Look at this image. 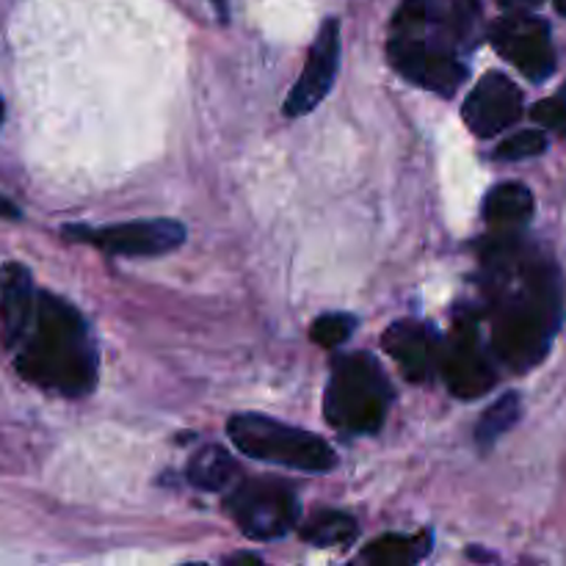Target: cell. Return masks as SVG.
<instances>
[{"label":"cell","mask_w":566,"mask_h":566,"mask_svg":"<svg viewBox=\"0 0 566 566\" xmlns=\"http://www.w3.org/2000/svg\"><path fill=\"white\" fill-rule=\"evenodd\" d=\"M357 534V520L346 512H321L302 525V539L313 547L352 545Z\"/></svg>","instance_id":"17"},{"label":"cell","mask_w":566,"mask_h":566,"mask_svg":"<svg viewBox=\"0 0 566 566\" xmlns=\"http://www.w3.org/2000/svg\"><path fill=\"white\" fill-rule=\"evenodd\" d=\"M523 116V92L503 72H490L464 99V122L481 138H492Z\"/></svg>","instance_id":"10"},{"label":"cell","mask_w":566,"mask_h":566,"mask_svg":"<svg viewBox=\"0 0 566 566\" xmlns=\"http://www.w3.org/2000/svg\"><path fill=\"white\" fill-rule=\"evenodd\" d=\"M556 11H558V14L566 17V0H556Z\"/></svg>","instance_id":"25"},{"label":"cell","mask_w":566,"mask_h":566,"mask_svg":"<svg viewBox=\"0 0 566 566\" xmlns=\"http://www.w3.org/2000/svg\"><path fill=\"white\" fill-rule=\"evenodd\" d=\"M390 61L403 77L446 97L468 77V66L459 61L457 50L437 48L426 36H390Z\"/></svg>","instance_id":"8"},{"label":"cell","mask_w":566,"mask_h":566,"mask_svg":"<svg viewBox=\"0 0 566 566\" xmlns=\"http://www.w3.org/2000/svg\"><path fill=\"white\" fill-rule=\"evenodd\" d=\"M381 346L398 363L409 381H429L440 359L434 335L418 321H398L381 337Z\"/></svg>","instance_id":"12"},{"label":"cell","mask_w":566,"mask_h":566,"mask_svg":"<svg viewBox=\"0 0 566 566\" xmlns=\"http://www.w3.org/2000/svg\"><path fill=\"white\" fill-rule=\"evenodd\" d=\"M520 412H523V403H520L517 392H506V396L497 398L486 415L481 418L479 429H475V440H479L481 448H490L512 429L520 420Z\"/></svg>","instance_id":"18"},{"label":"cell","mask_w":566,"mask_h":566,"mask_svg":"<svg viewBox=\"0 0 566 566\" xmlns=\"http://www.w3.org/2000/svg\"><path fill=\"white\" fill-rule=\"evenodd\" d=\"M340 61V22L326 20L310 48V61L285 99L287 116H304L329 94Z\"/></svg>","instance_id":"11"},{"label":"cell","mask_w":566,"mask_h":566,"mask_svg":"<svg viewBox=\"0 0 566 566\" xmlns=\"http://www.w3.org/2000/svg\"><path fill=\"white\" fill-rule=\"evenodd\" d=\"M354 326H357L354 315H346V313L321 315V318H315L313 329H310V340L321 348H335L352 337Z\"/></svg>","instance_id":"19"},{"label":"cell","mask_w":566,"mask_h":566,"mask_svg":"<svg viewBox=\"0 0 566 566\" xmlns=\"http://www.w3.org/2000/svg\"><path fill=\"white\" fill-rule=\"evenodd\" d=\"M437 365H440V374L446 379V385L459 398L484 396L486 390H492V385L497 379L490 357L479 346V329L468 318L457 321L451 340L440 352Z\"/></svg>","instance_id":"9"},{"label":"cell","mask_w":566,"mask_h":566,"mask_svg":"<svg viewBox=\"0 0 566 566\" xmlns=\"http://www.w3.org/2000/svg\"><path fill=\"white\" fill-rule=\"evenodd\" d=\"M392 390L385 370L368 354H346L332 365L324 409L337 431L374 434L381 429L390 409Z\"/></svg>","instance_id":"3"},{"label":"cell","mask_w":566,"mask_h":566,"mask_svg":"<svg viewBox=\"0 0 566 566\" xmlns=\"http://www.w3.org/2000/svg\"><path fill=\"white\" fill-rule=\"evenodd\" d=\"M227 514L254 542L280 539L296 525V492L276 479L241 481L224 501Z\"/></svg>","instance_id":"5"},{"label":"cell","mask_w":566,"mask_h":566,"mask_svg":"<svg viewBox=\"0 0 566 566\" xmlns=\"http://www.w3.org/2000/svg\"><path fill=\"white\" fill-rule=\"evenodd\" d=\"M497 3L509 11H531L536 9V6L545 3V0H497Z\"/></svg>","instance_id":"22"},{"label":"cell","mask_w":566,"mask_h":566,"mask_svg":"<svg viewBox=\"0 0 566 566\" xmlns=\"http://www.w3.org/2000/svg\"><path fill=\"white\" fill-rule=\"evenodd\" d=\"M64 238L86 241L108 254L155 258V254H166L180 247L186 241V230H182V224H177L171 219H149L99 227V230H92V227H64Z\"/></svg>","instance_id":"7"},{"label":"cell","mask_w":566,"mask_h":566,"mask_svg":"<svg viewBox=\"0 0 566 566\" xmlns=\"http://www.w3.org/2000/svg\"><path fill=\"white\" fill-rule=\"evenodd\" d=\"M492 352L509 368L528 370L545 357L562 326V274L551 263L523 260L509 243L492 254Z\"/></svg>","instance_id":"1"},{"label":"cell","mask_w":566,"mask_h":566,"mask_svg":"<svg viewBox=\"0 0 566 566\" xmlns=\"http://www.w3.org/2000/svg\"><path fill=\"white\" fill-rule=\"evenodd\" d=\"M186 475L197 490L219 492L227 490L230 484H235L241 470H238V462L224 451V448L205 446L202 451H197L191 457Z\"/></svg>","instance_id":"15"},{"label":"cell","mask_w":566,"mask_h":566,"mask_svg":"<svg viewBox=\"0 0 566 566\" xmlns=\"http://www.w3.org/2000/svg\"><path fill=\"white\" fill-rule=\"evenodd\" d=\"M547 149V136L542 130H520L514 133L512 138L497 147V158L501 160H525V158H536Z\"/></svg>","instance_id":"20"},{"label":"cell","mask_w":566,"mask_h":566,"mask_svg":"<svg viewBox=\"0 0 566 566\" xmlns=\"http://www.w3.org/2000/svg\"><path fill=\"white\" fill-rule=\"evenodd\" d=\"M20 208L0 193V219H20Z\"/></svg>","instance_id":"23"},{"label":"cell","mask_w":566,"mask_h":566,"mask_svg":"<svg viewBox=\"0 0 566 566\" xmlns=\"http://www.w3.org/2000/svg\"><path fill=\"white\" fill-rule=\"evenodd\" d=\"M232 446L252 459L282 464L304 473H326L337 464L335 451L321 437L293 429L263 415H235L227 423Z\"/></svg>","instance_id":"4"},{"label":"cell","mask_w":566,"mask_h":566,"mask_svg":"<svg viewBox=\"0 0 566 566\" xmlns=\"http://www.w3.org/2000/svg\"><path fill=\"white\" fill-rule=\"evenodd\" d=\"M431 551V536L420 534V536H379L374 545H368L363 551V562L374 564V566H403V564H415L420 558L429 556Z\"/></svg>","instance_id":"16"},{"label":"cell","mask_w":566,"mask_h":566,"mask_svg":"<svg viewBox=\"0 0 566 566\" xmlns=\"http://www.w3.org/2000/svg\"><path fill=\"white\" fill-rule=\"evenodd\" d=\"M227 562H230V564H241V562L260 564V562H263V558H260V556H252V553H235V556H230V558H227Z\"/></svg>","instance_id":"24"},{"label":"cell","mask_w":566,"mask_h":566,"mask_svg":"<svg viewBox=\"0 0 566 566\" xmlns=\"http://www.w3.org/2000/svg\"><path fill=\"white\" fill-rule=\"evenodd\" d=\"M531 116H534L536 125H542L545 130L562 133V136H566V97L564 94L536 103L534 111H531Z\"/></svg>","instance_id":"21"},{"label":"cell","mask_w":566,"mask_h":566,"mask_svg":"<svg viewBox=\"0 0 566 566\" xmlns=\"http://www.w3.org/2000/svg\"><path fill=\"white\" fill-rule=\"evenodd\" d=\"M531 216H534V193L523 182H503L486 193L484 219L492 230L512 235L528 224Z\"/></svg>","instance_id":"14"},{"label":"cell","mask_w":566,"mask_h":566,"mask_svg":"<svg viewBox=\"0 0 566 566\" xmlns=\"http://www.w3.org/2000/svg\"><path fill=\"white\" fill-rule=\"evenodd\" d=\"M0 122H3V99H0Z\"/></svg>","instance_id":"26"},{"label":"cell","mask_w":566,"mask_h":566,"mask_svg":"<svg viewBox=\"0 0 566 566\" xmlns=\"http://www.w3.org/2000/svg\"><path fill=\"white\" fill-rule=\"evenodd\" d=\"M33 304H36V291H33L31 271L20 263H9L0 280V332L6 348H14L22 340L33 318Z\"/></svg>","instance_id":"13"},{"label":"cell","mask_w":566,"mask_h":566,"mask_svg":"<svg viewBox=\"0 0 566 566\" xmlns=\"http://www.w3.org/2000/svg\"><path fill=\"white\" fill-rule=\"evenodd\" d=\"M17 346V370L31 385L70 398L92 392L97 348L86 321L70 302L53 293H36L33 318Z\"/></svg>","instance_id":"2"},{"label":"cell","mask_w":566,"mask_h":566,"mask_svg":"<svg viewBox=\"0 0 566 566\" xmlns=\"http://www.w3.org/2000/svg\"><path fill=\"white\" fill-rule=\"evenodd\" d=\"M490 42L531 81H545L556 70L551 28L539 17H531L528 11H512L492 22Z\"/></svg>","instance_id":"6"}]
</instances>
